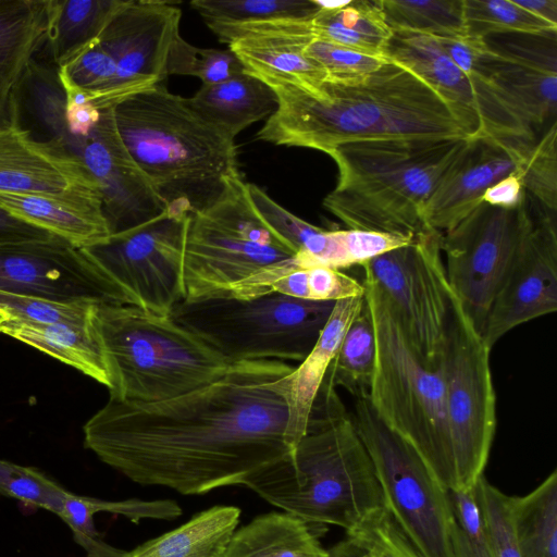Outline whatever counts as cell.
Segmentation results:
<instances>
[{
  "instance_id": "d6986e66",
  "label": "cell",
  "mask_w": 557,
  "mask_h": 557,
  "mask_svg": "<svg viewBox=\"0 0 557 557\" xmlns=\"http://www.w3.org/2000/svg\"><path fill=\"white\" fill-rule=\"evenodd\" d=\"M557 310V228L549 213L533 220L481 334L492 347L509 331Z\"/></svg>"
},
{
  "instance_id": "44dd1931",
  "label": "cell",
  "mask_w": 557,
  "mask_h": 557,
  "mask_svg": "<svg viewBox=\"0 0 557 557\" xmlns=\"http://www.w3.org/2000/svg\"><path fill=\"white\" fill-rule=\"evenodd\" d=\"M467 75L487 82L502 99L530 126L542 124L556 113V52L496 50L482 39Z\"/></svg>"
},
{
  "instance_id": "5b68a950",
  "label": "cell",
  "mask_w": 557,
  "mask_h": 557,
  "mask_svg": "<svg viewBox=\"0 0 557 557\" xmlns=\"http://www.w3.org/2000/svg\"><path fill=\"white\" fill-rule=\"evenodd\" d=\"M469 139L341 144L327 153L338 178L323 206L348 228L414 237L425 228V202Z\"/></svg>"
},
{
  "instance_id": "b9f144b4",
  "label": "cell",
  "mask_w": 557,
  "mask_h": 557,
  "mask_svg": "<svg viewBox=\"0 0 557 557\" xmlns=\"http://www.w3.org/2000/svg\"><path fill=\"white\" fill-rule=\"evenodd\" d=\"M70 493L35 468L0 459V494L3 496L60 517Z\"/></svg>"
},
{
  "instance_id": "d6a6232c",
  "label": "cell",
  "mask_w": 557,
  "mask_h": 557,
  "mask_svg": "<svg viewBox=\"0 0 557 557\" xmlns=\"http://www.w3.org/2000/svg\"><path fill=\"white\" fill-rule=\"evenodd\" d=\"M312 26L318 39L377 57H384L393 35L385 23L380 0H349L341 9H319Z\"/></svg>"
},
{
  "instance_id": "60d3db41",
  "label": "cell",
  "mask_w": 557,
  "mask_h": 557,
  "mask_svg": "<svg viewBox=\"0 0 557 557\" xmlns=\"http://www.w3.org/2000/svg\"><path fill=\"white\" fill-rule=\"evenodd\" d=\"M98 302L90 299L58 301L0 290V311L8 320L26 323H86L94 318Z\"/></svg>"
},
{
  "instance_id": "4fadbf2b",
  "label": "cell",
  "mask_w": 557,
  "mask_h": 557,
  "mask_svg": "<svg viewBox=\"0 0 557 557\" xmlns=\"http://www.w3.org/2000/svg\"><path fill=\"white\" fill-rule=\"evenodd\" d=\"M527 196L513 208L481 202L441 234L448 284L475 330L486 317L523 242L533 227Z\"/></svg>"
},
{
  "instance_id": "c3c4849f",
  "label": "cell",
  "mask_w": 557,
  "mask_h": 557,
  "mask_svg": "<svg viewBox=\"0 0 557 557\" xmlns=\"http://www.w3.org/2000/svg\"><path fill=\"white\" fill-rule=\"evenodd\" d=\"M454 557H493L473 488L448 491Z\"/></svg>"
},
{
  "instance_id": "e0dca14e",
  "label": "cell",
  "mask_w": 557,
  "mask_h": 557,
  "mask_svg": "<svg viewBox=\"0 0 557 557\" xmlns=\"http://www.w3.org/2000/svg\"><path fill=\"white\" fill-rule=\"evenodd\" d=\"M69 150L96 181L111 234L144 224L166 211L153 185L125 147L113 115L102 108L87 136L73 138Z\"/></svg>"
},
{
  "instance_id": "e575fe53",
  "label": "cell",
  "mask_w": 557,
  "mask_h": 557,
  "mask_svg": "<svg viewBox=\"0 0 557 557\" xmlns=\"http://www.w3.org/2000/svg\"><path fill=\"white\" fill-rule=\"evenodd\" d=\"M512 519L521 557H557V471L533 491L512 496Z\"/></svg>"
},
{
  "instance_id": "6f0895ef",
  "label": "cell",
  "mask_w": 557,
  "mask_h": 557,
  "mask_svg": "<svg viewBox=\"0 0 557 557\" xmlns=\"http://www.w3.org/2000/svg\"><path fill=\"white\" fill-rule=\"evenodd\" d=\"M8 320V318L5 317V314H3L1 311H0V330H1V326L2 324Z\"/></svg>"
},
{
  "instance_id": "f546056e",
  "label": "cell",
  "mask_w": 557,
  "mask_h": 557,
  "mask_svg": "<svg viewBox=\"0 0 557 557\" xmlns=\"http://www.w3.org/2000/svg\"><path fill=\"white\" fill-rule=\"evenodd\" d=\"M239 520L238 507L214 506L126 552L125 557H222Z\"/></svg>"
},
{
  "instance_id": "ffe728a7",
  "label": "cell",
  "mask_w": 557,
  "mask_h": 557,
  "mask_svg": "<svg viewBox=\"0 0 557 557\" xmlns=\"http://www.w3.org/2000/svg\"><path fill=\"white\" fill-rule=\"evenodd\" d=\"M533 144L470 138L425 202L422 211L425 227L440 233L453 228L482 202L488 187L522 164Z\"/></svg>"
},
{
  "instance_id": "ba28073f",
  "label": "cell",
  "mask_w": 557,
  "mask_h": 557,
  "mask_svg": "<svg viewBox=\"0 0 557 557\" xmlns=\"http://www.w3.org/2000/svg\"><path fill=\"white\" fill-rule=\"evenodd\" d=\"M336 301L271 292L251 298L210 296L177 304L170 317L230 362H301L315 345Z\"/></svg>"
},
{
  "instance_id": "ab89813d",
  "label": "cell",
  "mask_w": 557,
  "mask_h": 557,
  "mask_svg": "<svg viewBox=\"0 0 557 557\" xmlns=\"http://www.w3.org/2000/svg\"><path fill=\"white\" fill-rule=\"evenodd\" d=\"M190 7L206 24L312 20L319 12L315 0H194Z\"/></svg>"
},
{
  "instance_id": "5bb4252c",
  "label": "cell",
  "mask_w": 557,
  "mask_h": 557,
  "mask_svg": "<svg viewBox=\"0 0 557 557\" xmlns=\"http://www.w3.org/2000/svg\"><path fill=\"white\" fill-rule=\"evenodd\" d=\"M441 234L425 227L409 244L361 265L364 280L391 301L413 348L430 366L441 363L453 300Z\"/></svg>"
},
{
  "instance_id": "7a4b0ae2",
  "label": "cell",
  "mask_w": 557,
  "mask_h": 557,
  "mask_svg": "<svg viewBox=\"0 0 557 557\" xmlns=\"http://www.w3.org/2000/svg\"><path fill=\"white\" fill-rule=\"evenodd\" d=\"M269 87L277 106L257 138L274 145L329 153L355 140L470 138L435 90L388 59L370 74L327 78L313 90L288 84Z\"/></svg>"
},
{
  "instance_id": "277c9868",
  "label": "cell",
  "mask_w": 557,
  "mask_h": 557,
  "mask_svg": "<svg viewBox=\"0 0 557 557\" xmlns=\"http://www.w3.org/2000/svg\"><path fill=\"white\" fill-rule=\"evenodd\" d=\"M113 115L125 147L172 214L206 208L239 174L234 139L162 85L123 99Z\"/></svg>"
},
{
  "instance_id": "7402d4cb",
  "label": "cell",
  "mask_w": 557,
  "mask_h": 557,
  "mask_svg": "<svg viewBox=\"0 0 557 557\" xmlns=\"http://www.w3.org/2000/svg\"><path fill=\"white\" fill-rule=\"evenodd\" d=\"M74 190H99L78 158L36 140L12 120L0 124V191L62 194Z\"/></svg>"
},
{
  "instance_id": "f907efd6",
  "label": "cell",
  "mask_w": 557,
  "mask_h": 557,
  "mask_svg": "<svg viewBox=\"0 0 557 557\" xmlns=\"http://www.w3.org/2000/svg\"><path fill=\"white\" fill-rule=\"evenodd\" d=\"M305 52L326 71L327 78L338 81L370 74L387 60L318 38L306 47Z\"/></svg>"
},
{
  "instance_id": "83f0119b",
  "label": "cell",
  "mask_w": 557,
  "mask_h": 557,
  "mask_svg": "<svg viewBox=\"0 0 557 557\" xmlns=\"http://www.w3.org/2000/svg\"><path fill=\"white\" fill-rule=\"evenodd\" d=\"M187 101L233 139L247 126L269 117L277 106L272 88L245 71L222 83L202 84Z\"/></svg>"
},
{
  "instance_id": "f35d334b",
  "label": "cell",
  "mask_w": 557,
  "mask_h": 557,
  "mask_svg": "<svg viewBox=\"0 0 557 557\" xmlns=\"http://www.w3.org/2000/svg\"><path fill=\"white\" fill-rule=\"evenodd\" d=\"M463 21L467 36L481 39L507 33L556 38L557 33V25L531 14L512 0H463Z\"/></svg>"
},
{
  "instance_id": "11a10c76",
  "label": "cell",
  "mask_w": 557,
  "mask_h": 557,
  "mask_svg": "<svg viewBox=\"0 0 557 557\" xmlns=\"http://www.w3.org/2000/svg\"><path fill=\"white\" fill-rule=\"evenodd\" d=\"M326 557H370L369 554L345 537L327 549Z\"/></svg>"
},
{
  "instance_id": "ac0fdd59",
  "label": "cell",
  "mask_w": 557,
  "mask_h": 557,
  "mask_svg": "<svg viewBox=\"0 0 557 557\" xmlns=\"http://www.w3.org/2000/svg\"><path fill=\"white\" fill-rule=\"evenodd\" d=\"M0 290L58 301H108L95 267L79 248L55 236L0 245Z\"/></svg>"
},
{
  "instance_id": "f6af8a7d",
  "label": "cell",
  "mask_w": 557,
  "mask_h": 557,
  "mask_svg": "<svg viewBox=\"0 0 557 557\" xmlns=\"http://www.w3.org/2000/svg\"><path fill=\"white\" fill-rule=\"evenodd\" d=\"M346 536L370 557H422L385 506L346 530Z\"/></svg>"
},
{
  "instance_id": "d590c367",
  "label": "cell",
  "mask_w": 557,
  "mask_h": 557,
  "mask_svg": "<svg viewBox=\"0 0 557 557\" xmlns=\"http://www.w3.org/2000/svg\"><path fill=\"white\" fill-rule=\"evenodd\" d=\"M250 201L268 227L296 253L300 268L324 267L334 244V232L312 225L247 183Z\"/></svg>"
},
{
  "instance_id": "836d02e7",
  "label": "cell",
  "mask_w": 557,
  "mask_h": 557,
  "mask_svg": "<svg viewBox=\"0 0 557 557\" xmlns=\"http://www.w3.org/2000/svg\"><path fill=\"white\" fill-rule=\"evenodd\" d=\"M252 296L275 292L311 301H338L364 294L363 284L339 270L324 267L290 270L288 263L275 265L256 277Z\"/></svg>"
},
{
  "instance_id": "2e32d148",
  "label": "cell",
  "mask_w": 557,
  "mask_h": 557,
  "mask_svg": "<svg viewBox=\"0 0 557 557\" xmlns=\"http://www.w3.org/2000/svg\"><path fill=\"white\" fill-rule=\"evenodd\" d=\"M181 9L169 1L122 0L98 41L112 55L116 76L88 101L99 109L114 107L141 90L161 85L173 42L180 35Z\"/></svg>"
},
{
  "instance_id": "484cf974",
  "label": "cell",
  "mask_w": 557,
  "mask_h": 557,
  "mask_svg": "<svg viewBox=\"0 0 557 557\" xmlns=\"http://www.w3.org/2000/svg\"><path fill=\"white\" fill-rule=\"evenodd\" d=\"M65 104L58 66L34 59L12 89L10 120L36 140L69 152Z\"/></svg>"
},
{
  "instance_id": "74e56055",
  "label": "cell",
  "mask_w": 557,
  "mask_h": 557,
  "mask_svg": "<svg viewBox=\"0 0 557 557\" xmlns=\"http://www.w3.org/2000/svg\"><path fill=\"white\" fill-rule=\"evenodd\" d=\"M392 32L435 38L466 37L463 0H380Z\"/></svg>"
},
{
  "instance_id": "4dcf8cb0",
  "label": "cell",
  "mask_w": 557,
  "mask_h": 557,
  "mask_svg": "<svg viewBox=\"0 0 557 557\" xmlns=\"http://www.w3.org/2000/svg\"><path fill=\"white\" fill-rule=\"evenodd\" d=\"M122 0H45L46 42L60 66L98 40Z\"/></svg>"
},
{
  "instance_id": "9c48e42d",
  "label": "cell",
  "mask_w": 557,
  "mask_h": 557,
  "mask_svg": "<svg viewBox=\"0 0 557 557\" xmlns=\"http://www.w3.org/2000/svg\"><path fill=\"white\" fill-rule=\"evenodd\" d=\"M295 257L257 213L247 183L240 174L234 175L216 200L189 216L184 300L227 295L244 281Z\"/></svg>"
},
{
  "instance_id": "52a82bcc",
  "label": "cell",
  "mask_w": 557,
  "mask_h": 557,
  "mask_svg": "<svg viewBox=\"0 0 557 557\" xmlns=\"http://www.w3.org/2000/svg\"><path fill=\"white\" fill-rule=\"evenodd\" d=\"M94 319L112 375V397L172 399L218 380L232 366L170 315L99 301Z\"/></svg>"
},
{
  "instance_id": "ee69618b",
  "label": "cell",
  "mask_w": 557,
  "mask_h": 557,
  "mask_svg": "<svg viewBox=\"0 0 557 557\" xmlns=\"http://www.w3.org/2000/svg\"><path fill=\"white\" fill-rule=\"evenodd\" d=\"M493 557H521L512 519V496L502 492L484 476L473 486Z\"/></svg>"
},
{
  "instance_id": "cb8c5ba5",
  "label": "cell",
  "mask_w": 557,
  "mask_h": 557,
  "mask_svg": "<svg viewBox=\"0 0 557 557\" xmlns=\"http://www.w3.org/2000/svg\"><path fill=\"white\" fill-rule=\"evenodd\" d=\"M313 39L295 34H264L236 39L228 44V50L247 74L268 86L288 84L313 90L327 79L326 71L305 52Z\"/></svg>"
},
{
  "instance_id": "8fae6325",
  "label": "cell",
  "mask_w": 557,
  "mask_h": 557,
  "mask_svg": "<svg viewBox=\"0 0 557 557\" xmlns=\"http://www.w3.org/2000/svg\"><path fill=\"white\" fill-rule=\"evenodd\" d=\"M189 216L164 211L144 224L79 248L103 281L108 302L170 315L184 300Z\"/></svg>"
},
{
  "instance_id": "d4e9b609",
  "label": "cell",
  "mask_w": 557,
  "mask_h": 557,
  "mask_svg": "<svg viewBox=\"0 0 557 557\" xmlns=\"http://www.w3.org/2000/svg\"><path fill=\"white\" fill-rule=\"evenodd\" d=\"M363 301L364 294L336 301L315 345L289 375L287 435L294 448L306 434L313 401Z\"/></svg>"
},
{
  "instance_id": "7bdbcfd3",
  "label": "cell",
  "mask_w": 557,
  "mask_h": 557,
  "mask_svg": "<svg viewBox=\"0 0 557 557\" xmlns=\"http://www.w3.org/2000/svg\"><path fill=\"white\" fill-rule=\"evenodd\" d=\"M244 72L243 65L231 50L199 48L178 35L172 45L166 73L189 75L205 85L225 82Z\"/></svg>"
},
{
  "instance_id": "30bf717a",
  "label": "cell",
  "mask_w": 557,
  "mask_h": 557,
  "mask_svg": "<svg viewBox=\"0 0 557 557\" xmlns=\"http://www.w3.org/2000/svg\"><path fill=\"white\" fill-rule=\"evenodd\" d=\"M351 419L372 460L384 506L401 531L422 557H454L448 490L376 416L368 395L356 398Z\"/></svg>"
},
{
  "instance_id": "7dc6e473",
  "label": "cell",
  "mask_w": 557,
  "mask_h": 557,
  "mask_svg": "<svg viewBox=\"0 0 557 557\" xmlns=\"http://www.w3.org/2000/svg\"><path fill=\"white\" fill-rule=\"evenodd\" d=\"M63 85L85 92L87 99L106 91L116 76L112 55L96 40L71 60L58 66Z\"/></svg>"
},
{
  "instance_id": "3957f363",
  "label": "cell",
  "mask_w": 557,
  "mask_h": 557,
  "mask_svg": "<svg viewBox=\"0 0 557 557\" xmlns=\"http://www.w3.org/2000/svg\"><path fill=\"white\" fill-rule=\"evenodd\" d=\"M243 485L309 524L345 531L384 506L372 460L327 379L292 456L251 474Z\"/></svg>"
},
{
  "instance_id": "7c38bea8",
  "label": "cell",
  "mask_w": 557,
  "mask_h": 557,
  "mask_svg": "<svg viewBox=\"0 0 557 557\" xmlns=\"http://www.w3.org/2000/svg\"><path fill=\"white\" fill-rule=\"evenodd\" d=\"M491 349L453 293L442 355L457 490L473 488L486 467L496 430Z\"/></svg>"
},
{
  "instance_id": "603a6c76",
  "label": "cell",
  "mask_w": 557,
  "mask_h": 557,
  "mask_svg": "<svg viewBox=\"0 0 557 557\" xmlns=\"http://www.w3.org/2000/svg\"><path fill=\"white\" fill-rule=\"evenodd\" d=\"M0 207L76 248L94 245L111 235L99 190L0 191Z\"/></svg>"
},
{
  "instance_id": "db71d44e",
  "label": "cell",
  "mask_w": 557,
  "mask_h": 557,
  "mask_svg": "<svg viewBox=\"0 0 557 557\" xmlns=\"http://www.w3.org/2000/svg\"><path fill=\"white\" fill-rule=\"evenodd\" d=\"M531 14L557 25V0H512Z\"/></svg>"
},
{
  "instance_id": "bcb514c9",
  "label": "cell",
  "mask_w": 557,
  "mask_h": 557,
  "mask_svg": "<svg viewBox=\"0 0 557 557\" xmlns=\"http://www.w3.org/2000/svg\"><path fill=\"white\" fill-rule=\"evenodd\" d=\"M524 190L553 213L557 209V123L554 122L516 170Z\"/></svg>"
},
{
  "instance_id": "8d00e7d4",
  "label": "cell",
  "mask_w": 557,
  "mask_h": 557,
  "mask_svg": "<svg viewBox=\"0 0 557 557\" xmlns=\"http://www.w3.org/2000/svg\"><path fill=\"white\" fill-rule=\"evenodd\" d=\"M376 356L371 312L366 301L349 324L326 377L354 397L369 395Z\"/></svg>"
},
{
  "instance_id": "f1b7e54d",
  "label": "cell",
  "mask_w": 557,
  "mask_h": 557,
  "mask_svg": "<svg viewBox=\"0 0 557 557\" xmlns=\"http://www.w3.org/2000/svg\"><path fill=\"white\" fill-rule=\"evenodd\" d=\"M325 531L284 511L263 513L234 532L222 557H326Z\"/></svg>"
},
{
  "instance_id": "681fc988",
  "label": "cell",
  "mask_w": 557,
  "mask_h": 557,
  "mask_svg": "<svg viewBox=\"0 0 557 557\" xmlns=\"http://www.w3.org/2000/svg\"><path fill=\"white\" fill-rule=\"evenodd\" d=\"M99 512H106L104 499L70 493L60 518L87 557H125L127 550L108 544L97 531L94 517Z\"/></svg>"
},
{
  "instance_id": "4316f807",
  "label": "cell",
  "mask_w": 557,
  "mask_h": 557,
  "mask_svg": "<svg viewBox=\"0 0 557 557\" xmlns=\"http://www.w3.org/2000/svg\"><path fill=\"white\" fill-rule=\"evenodd\" d=\"M0 333L75 368L109 391L112 389L110 367L94 318L82 324H38L7 320Z\"/></svg>"
},
{
  "instance_id": "8992f818",
  "label": "cell",
  "mask_w": 557,
  "mask_h": 557,
  "mask_svg": "<svg viewBox=\"0 0 557 557\" xmlns=\"http://www.w3.org/2000/svg\"><path fill=\"white\" fill-rule=\"evenodd\" d=\"M376 343L369 400L376 416L420 456L441 485L457 490L442 364L416 351L386 296L363 278Z\"/></svg>"
},
{
  "instance_id": "6da1fadb",
  "label": "cell",
  "mask_w": 557,
  "mask_h": 557,
  "mask_svg": "<svg viewBox=\"0 0 557 557\" xmlns=\"http://www.w3.org/2000/svg\"><path fill=\"white\" fill-rule=\"evenodd\" d=\"M274 360L238 361L182 396L137 403L110 396L85 423L84 445L144 486L183 495L243 485L288 458L289 375Z\"/></svg>"
},
{
  "instance_id": "816d5d0a",
  "label": "cell",
  "mask_w": 557,
  "mask_h": 557,
  "mask_svg": "<svg viewBox=\"0 0 557 557\" xmlns=\"http://www.w3.org/2000/svg\"><path fill=\"white\" fill-rule=\"evenodd\" d=\"M525 196L521 178L515 171L488 187L482 196V201L495 207L513 208Z\"/></svg>"
},
{
  "instance_id": "1f68e13d",
  "label": "cell",
  "mask_w": 557,
  "mask_h": 557,
  "mask_svg": "<svg viewBox=\"0 0 557 557\" xmlns=\"http://www.w3.org/2000/svg\"><path fill=\"white\" fill-rule=\"evenodd\" d=\"M45 42V0H0V82L14 87Z\"/></svg>"
},
{
  "instance_id": "9a60e30c",
  "label": "cell",
  "mask_w": 557,
  "mask_h": 557,
  "mask_svg": "<svg viewBox=\"0 0 557 557\" xmlns=\"http://www.w3.org/2000/svg\"><path fill=\"white\" fill-rule=\"evenodd\" d=\"M384 57L421 77L449 106L470 138L534 143L530 126L478 75L465 74L428 35L393 32Z\"/></svg>"
},
{
  "instance_id": "f5cc1de1",
  "label": "cell",
  "mask_w": 557,
  "mask_h": 557,
  "mask_svg": "<svg viewBox=\"0 0 557 557\" xmlns=\"http://www.w3.org/2000/svg\"><path fill=\"white\" fill-rule=\"evenodd\" d=\"M53 235L10 214L0 207V245L13 242L45 239Z\"/></svg>"
},
{
  "instance_id": "9f6ffc18",
  "label": "cell",
  "mask_w": 557,
  "mask_h": 557,
  "mask_svg": "<svg viewBox=\"0 0 557 557\" xmlns=\"http://www.w3.org/2000/svg\"><path fill=\"white\" fill-rule=\"evenodd\" d=\"M12 89V86L0 82V124L10 121Z\"/></svg>"
}]
</instances>
